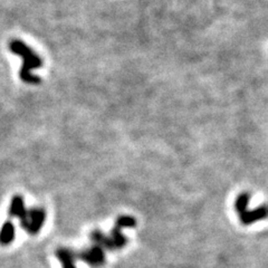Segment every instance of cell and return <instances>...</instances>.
I'll return each mask as SVG.
<instances>
[{
  "label": "cell",
  "mask_w": 268,
  "mask_h": 268,
  "mask_svg": "<svg viewBox=\"0 0 268 268\" xmlns=\"http://www.w3.org/2000/svg\"><path fill=\"white\" fill-rule=\"evenodd\" d=\"M75 256L91 266H101L105 261L104 253L100 246H94L92 248L82 250L81 253H78Z\"/></svg>",
  "instance_id": "4"
},
{
  "label": "cell",
  "mask_w": 268,
  "mask_h": 268,
  "mask_svg": "<svg viewBox=\"0 0 268 268\" xmlns=\"http://www.w3.org/2000/svg\"><path fill=\"white\" fill-rule=\"evenodd\" d=\"M15 238V226L11 221L7 220L0 229V245L7 246L12 243Z\"/></svg>",
  "instance_id": "6"
},
{
  "label": "cell",
  "mask_w": 268,
  "mask_h": 268,
  "mask_svg": "<svg viewBox=\"0 0 268 268\" xmlns=\"http://www.w3.org/2000/svg\"><path fill=\"white\" fill-rule=\"evenodd\" d=\"M26 207H25V203L24 199L21 196H15L12 198L11 203H10V207L8 213H9V216L12 218H21L26 213Z\"/></svg>",
  "instance_id": "7"
},
{
  "label": "cell",
  "mask_w": 268,
  "mask_h": 268,
  "mask_svg": "<svg viewBox=\"0 0 268 268\" xmlns=\"http://www.w3.org/2000/svg\"><path fill=\"white\" fill-rule=\"evenodd\" d=\"M57 258L59 259V262L63 265V268H76L75 263H74V257L75 255L73 254L72 250L67 248H59L57 250Z\"/></svg>",
  "instance_id": "8"
},
{
  "label": "cell",
  "mask_w": 268,
  "mask_h": 268,
  "mask_svg": "<svg viewBox=\"0 0 268 268\" xmlns=\"http://www.w3.org/2000/svg\"><path fill=\"white\" fill-rule=\"evenodd\" d=\"M46 220V213L42 208H33L26 210L20 218L21 228L30 235H36L42 229Z\"/></svg>",
  "instance_id": "3"
},
{
  "label": "cell",
  "mask_w": 268,
  "mask_h": 268,
  "mask_svg": "<svg viewBox=\"0 0 268 268\" xmlns=\"http://www.w3.org/2000/svg\"><path fill=\"white\" fill-rule=\"evenodd\" d=\"M240 216V220L243 221V223L245 225H249V223H252L256 220H259V219H263L268 216V207H261L259 209L254 210V212H247V209L243 212L241 214H239Z\"/></svg>",
  "instance_id": "5"
},
{
  "label": "cell",
  "mask_w": 268,
  "mask_h": 268,
  "mask_svg": "<svg viewBox=\"0 0 268 268\" xmlns=\"http://www.w3.org/2000/svg\"><path fill=\"white\" fill-rule=\"evenodd\" d=\"M9 48L15 55L20 56L21 58H23L24 61L23 67H21L19 74L21 81L32 85L39 84V83H41V78L34 75L32 71L43 66L41 57H39L28 45H26L24 42L18 41V39L11 41L9 44Z\"/></svg>",
  "instance_id": "1"
},
{
  "label": "cell",
  "mask_w": 268,
  "mask_h": 268,
  "mask_svg": "<svg viewBox=\"0 0 268 268\" xmlns=\"http://www.w3.org/2000/svg\"><path fill=\"white\" fill-rule=\"evenodd\" d=\"M135 226V219L124 216L120 217L117 220L115 229L112 231V237H107L103 235L101 231H93L91 235L92 240L94 243L98 244L101 248L107 247L108 249H115V248H121L126 244L125 237L121 234V228L124 227H134Z\"/></svg>",
  "instance_id": "2"
}]
</instances>
